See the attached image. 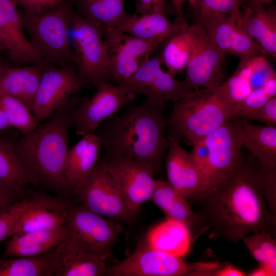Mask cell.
<instances>
[{"instance_id":"obj_1","label":"cell","mask_w":276,"mask_h":276,"mask_svg":"<svg viewBox=\"0 0 276 276\" xmlns=\"http://www.w3.org/2000/svg\"><path fill=\"white\" fill-rule=\"evenodd\" d=\"M196 200L200 214L213 233L237 242L249 233L267 232L274 236L275 215L264 192L262 173L249 159L242 158L222 180Z\"/></svg>"},{"instance_id":"obj_2","label":"cell","mask_w":276,"mask_h":276,"mask_svg":"<svg viewBox=\"0 0 276 276\" xmlns=\"http://www.w3.org/2000/svg\"><path fill=\"white\" fill-rule=\"evenodd\" d=\"M122 112L104 120L93 132L104 154L126 157L158 169L168 149L167 119L163 106L147 100L129 103Z\"/></svg>"},{"instance_id":"obj_3","label":"cell","mask_w":276,"mask_h":276,"mask_svg":"<svg viewBox=\"0 0 276 276\" xmlns=\"http://www.w3.org/2000/svg\"><path fill=\"white\" fill-rule=\"evenodd\" d=\"M81 99L74 96L47 120L12 141L16 155L33 184L69 192L64 173L68 134L73 111Z\"/></svg>"},{"instance_id":"obj_4","label":"cell","mask_w":276,"mask_h":276,"mask_svg":"<svg viewBox=\"0 0 276 276\" xmlns=\"http://www.w3.org/2000/svg\"><path fill=\"white\" fill-rule=\"evenodd\" d=\"M218 86L193 90L175 102L167 119L170 135L193 145L234 118Z\"/></svg>"},{"instance_id":"obj_5","label":"cell","mask_w":276,"mask_h":276,"mask_svg":"<svg viewBox=\"0 0 276 276\" xmlns=\"http://www.w3.org/2000/svg\"><path fill=\"white\" fill-rule=\"evenodd\" d=\"M75 0L38 14L20 13L23 27L45 62L60 65L75 62L70 41V26Z\"/></svg>"},{"instance_id":"obj_6","label":"cell","mask_w":276,"mask_h":276,"mask_svg":"<svg viewBox=\"0 0 276 276\" xmlns=\"http://www.w3.org/2000/svg\"><path fill=\"white\" fill-rule=\"evenodd\" d=\"M70 34L77 73L85 87L110 83L109 53L102 25L74 11Z\"/></svg>"},{"instance_id":"obj_7","label":"cell","mask_w":276,"mask_h":276,"mask_svg":"<svg viewBox=\"0 0 276 276\" xmlns=\"http://www.w3.org/2000/svg\"><path fill=\"white\" fill-rule=\"evenodd\" d=\"M215 263H188L181 257L153 248L146 243L139 245L128 258L106 267L104 275L111 276L214 275Z\"/></svg>"},{"instance_id":"obj_8","label":"cell","mask_w":276,"mask_h":276,"mask_svg":"<svg viewBox=\"0 0 276 276\" xmlns=\"http://www.w3.org/2000/svg\"><path fill=\"white\" fill-rule=\"evenodd\" d=\"M182 26L191 47L184 81L193 90L219 86L224 82L225 54L215 45L202 26L191 25L187 21Z\"/></svg>"},{"instance_id":"obj_9","label":"cell","mask_w":276,"mask_h":276,"mask_svg":"<svg viewBox=\"0 0 276 276\" xmlns=\"http://www.w3.org/2000/svg\"><path fill=\"white\" fill-rule=\"evenodd\" d=\"M162 63L159 55L151 57L132 76L118 85L132 97L142 95L161 106L169 101L175 103L193 91L184 80L165 72Z\"/></svg>"},{"instance_id":"obj_10","label":"cell","mask_w":276,"mask_h":276,"mask_svg":"<svg viewBox=\"0 0 276 276\" xmlns=\"http://www.w3.org/2000/svg\"><path fill=\"white\" fill-rule=\"evenodd\" d=\"M67 235L86 249L107 260L120 235L124 231L121 223L106 219L85 207L71 205Z\"/></svg>"},{"instance_id":"obj_11","label":"cell","mask_w":276,"mask_h":276,"mask_svg":"<svg viewBox=\"0 0 276 276\" xmlns=\"http://www.w3.org/2000/svg\"><path fill=\"white\" fill-rule=\"evenodd\" d=\"M101 161L125 200L130 219L142 203L150 200L155 186L153 169L131 158L104 154Z\"/></svg>"},{"instance_id":"obj_12","label":"cell","mask_w":276,"mask_h":276,"mask_svg":"<svg viewBox=\"0 0 276 276\" xmlns=\"http://www.w3.org/2000/svg\"><path fill=\"white\" fill-rule=\"evenodd\" d=\"M85 87L77 69L70 64H45L31 112L38 123L49 119Z\"/></svg>"},{"instance_id":"obj_13","label":"cell","mask_w":276,"mask_h":276,"mask_svg":"<svg viewBox=\"0 0 276 276\" xmlns=\"http://www.w3.org/2000/svg\"><path fill=\"white\" fill-rule=\"evenodd\" d=\"M242 122V118H233L204 138L209 150L205 192L231 172L243 157Z\"/></svg>"},{"instance_id":"obj_14","label":"cell","mask_w":276,"mask_h":276,"mask_svg":"<svg viewBox=\"0 0 276 276\" xmlns=\"http://www.w3.org/2000/svg\"><path fill=\"white\" fill-rule=\"evenodd\" d=\"M102 27L109 53L112 80L118 85L132 76L162 46L158 42L124 33L117 28Z\"/></svg>"},{"instance_id":"obj_15","label":"cell","mask_w":276,"mask_h":276,"mask_svg":"<svg viewBox=\"0 0 276 276\" xmlns=\"http://www.w3.org/2000/svg\"><path fill=\"white\" fill-rule=\"evenodd\" d=\"M73 193L95 213L121 221L129 220L124 196L101 161Z\"/></svg>"},{"instance_id":"obj_16","label":"cell","mask_w":276,"mask_h":276,"mask_svg":"<svg viewBox=\"0 0 276 276\" xmlns=\"http://www.w3.org/2000/svg\"><path fill=\"white\" fill-rule=\"evenodd\" d=\"M132 98L118 85L100 84L91 98L82 99L76 105L72 113V127L79 135L93 132L104 120L123 109Z\"/></svg>"},{"instance_id":"obj_17","label":"cell","mask_w":276,"mask_h":276,"mask_svg":"<svg viewBox=\"0 0 276 276\" xmlns=\"http://www.w3.org/2000/svg\"><path fill=\"white\" fill-rule=\"evenodd\" d=\"M238 19L219 15L199 19L193 24L202 26L208 35L225 55L246 60L267 55L265 51L237 26Z\"/></svg>"},{"instance_id":"obj_18","label":"cell","mask_w":276,"mask_h":276,"mask_svg":"<svg viewBox=\"0 0 276 276\" xmlns=\"http://www.w3.org/2000/svg\"><path fill=\"white\" fill-rule=\"evenodd\" d=\"M20 13L13 0H0V33L10 59L17 63H45L23 31Z\"/></svg>"},{"instance_id":"obj_19","label":"cell","mask_w":276,"mask_h":276,"mask_svg":"<svg viewBox=\"0 0 276 276\" xmlns=\"http://www.w3.org/2000/svg\"><path fill=\"white\" fill-rule=\"evenodd\" d=\"M72 204L66 199L35 193L19 219L15 233L55 228L67 221Z\"/></svg>"},{"instance_id":"obj_20","label":"cell","mask_w":276,"mask_h":276,"mask_svg":"<svg viewBox=\"0 0 276 276\" xmlns=\"http://www.w3.org/2000/svg\"><path fill=\"white\" fill-rule=\"evenodd\" d=\"M54 276L103 275L105 259L79 245L67 234L53 250Z\"/></svg>"},{"instance_id":"obj_21","label":"cell","mask_w":276,"mask_h":276,"mask_svg":"<svg viewBox=\"0 0 276 276\" xmlns=\"http://www.w3.org/2000/svg\"><path fill=\"white\" fill-rule=\"evenodd\" d=\"M165 214L167 219L179 222L196 237L208 228L200 214L193 212L187 199L168 181L156 180L151 199Z\"/></svg>"},{"instance_id":"obj_22","label":"cell","mask_w":276,"mask_h":276,"mask_svg":"<svg viewBox=\"0 0 276 276\" xmlns=\"http://www.w3.org/2000/svg\"><path fill=\"white\" fill-rule=\"evenodd\" d=\"M102 145L94 132H88L66 154L64 173L67 189L74 193L85 181L99 161Z\"/></svg>"},{"instance_id":"obj_23","label":"cell","mask_w":276,"mask_h":276,"mask_svg":"<svg viewBox=\"0 0 276 276\" xmlns=\"http://www.w3.org/2000/svg\"><path fill=\"white\" fill-rule=\"evenodd\" d=\"M67 232L66 224L53 228L15 233L5 243L3 258L43 255L54 249L64 239Z\"/></svg>"},{"instance_id":"obj_24","label":"cell","mask_w":276,"mask_h":276,"mask_svg":"<svg viewBox=\"0 0 276 276\" xmlns=\"http://www.w3.org/2000/svg\"><path fill=\"white\" fill-rule=\"evenodd\" d=\"M237 26L266 53L276 59V9L264 6L246 7Z\"/></svg>"},{"instance_id":"obj_25","label":"cell","mask_w":276,"mask_h":276,"mask_svg":"<svg viewBox=\"0 0 276 276\" xmlns=\"http://www.w3.org/2000/svg\"><path fill=\"white\" fill-rule=\"evenodd\" d=\"M243 146L255 158L264 176L276 175V127L259 126L243 119Z\"/></svg>"},{"instance_id":"obj_26","label":"cell","mask_w":276,"mask_h":276,"mask_svg":"<svg viewBox=\"0 0 276 276\" xmlns=\"http://www.w3.org/2000/svg\"><path fill=\"white\" fill-rule=\"evenodd\" d=\"M45 63L28 67L6 66L0 80V95L14 98L31 111Z\"/></svg>"},{"instance_id":"obj_27","label":"cell","mask_w":276,"mask_h":276,"mask_svg":"<svg viewBox=\"0 0 276 276\" xmlns=\"http://www.w3.org/2000/svg\"><path fill=\"white\" fill-rule=\"evenodd\" d=\"M119 29L121 32L141 39L158 42L162 45L178 33L181 22L170 21L165 14L152 12L130 17Z\"/></svg>"},{"instance_id":"obj_28","label":"cell","mask_w":276,"mask_h":276,"mask_svg":"<svg viewBox=\"0 0 276 276\" xmlns=\"http://www.w3.org/2000/svg\"><path fill=\"white\" fill-rule=\"evenodd\" d=\"M191 240L190 232L184 224L167 219L151 231L147 243L153 248L182 257L188 252Z\"/></svg>"},{"instance_id":"obj_29","label":"cell","mask_w":276,"mask_h":276,"mask_svg":"<svg viewBox=\"0 0 276 276\" xmlns=\"http://www.w3.org/2000/svg\"><path fill=\"white\" fill-rule=\"evenodd\" d=\"M125 0H76L81 15L103 26L119 28L131 14L124 9Z\"/></svg>"},{"instance_id":"obj_30","label":"cell","mask_w":276,"mask_h":276,"mask_svg":"<svg viewBox=\"0 0 276 276\" xmlns=\"http://www.w3.org/2000/svg\"><path fill=\"white\" fill-rule=\"evenodd\" d=\"M53 250L35 257L0 259V276H54Z\"/></svg>"},{"instance_id":"obj_31","label":"cell","mask_w":276,"mask_h":276,"mask_svg":"<svg viewBox=\"0 0 276 276\" xmlns=\"http://www.w3.org/2000/svg\"><path fill=\"white\" fill-rule=\"evenodd\" d=\"M33 184L18 160L12 142L0 136V186L20 193L26 185Z\"/></svg>"},{"instance_id":"obj_32","label":"cell","mask_w":276,"mask_h":276,"mask_svg":"<svg viewBox=\"0 0 276 276\" xmlns=\"http://www.w3.org/2000/svg\"><path fill=\"white\" fill-rule=\"evenodd\" d=\"M261 57L240 60L232 76L218 86L221 94L234 109L252 91L249 85V76Z\"/></svg>"},{"instance_id":"obj_33","label":"cell","mask_w":276,"mask_h":276,"mask_svg":"<svg viewBox=\"0 0 276 276\" xmlns=\"http://www.w3.org/2000/svg\"><path fill=\"white\" fill-rule=\"evenodd\" d=\"M183 22H181L180 31L161 46L162 52L159 55L168 72L173 76L186 68L190 57V44L183 28Z\"/></svg>"},{"instance_id":"obj_34","label":"cell","mask_w":276,"mask_h":276,"mask_svg":"<svg viewBox=\"0 0 276 276\" xmlns=\"http://www.w3.org/2000/svg\"><path fill=\"white\" fill-rule=\"evenodd\" d=\"M168 139L169 144L166 159L168 182L184 196L183 174L189 153L182 147L176 136L169 135Z\"/></svg>"},{"instance_id":"obj_35","label":"cell","mask_w":276,"mask_h":276,"mask_svg":"<svg viewBox=\"0 0 276 276\" xmlns=\"http://www.w3.org/2000/svg\"><path fill=\"white\" fill-rule=\"evenodd\" d=\"M0 108L5 113L10 127L17 129L23 134L32 131L39 124L31 110L14 98L0 95Z\"/></svg>"},{"instance_id":"obj_36","label":"cell","mask_w":276,"mask_h":276,"mask_svg":"<svg viewBox=\"0 0 276 276\" xmlns=\"http://www.w3.org/2000/svg\"><path fill=\"white\" fill-rule=\"evenodd\" d=\"M276 96V77L271 78L263 87L252 90L234 109L233 117L246 120L270 99Z\"/></svg>"},{"instance_id":"obj_37","label":"cell","mask_w":276,"mask_h":276,"mask_svg":"<svg viewBox=\"0 0 276 276\" xmlns=\"http://www.w3.org/2000/svg\"><path fill=\"white\" fill-rule=\"evenodd\" d=\"M245 0H195L192 7L195 21L205 17L241 14Z\"/></svg>"},{"instance_id":"obj_38","label":"cell","mask_w":276,"mask_h":276,"mask_svg":"<svg viewBox=\"0 0 276 276\" xmlns=\"http://www.w3.org/2000/svg\"><path fill=\"white\" fill-rule=\"evenodd\" d=\"M28 203V199H24L0 209V242L14 234L17 222Z\"/></svg>"},{"instance_id":"obj_39","label":"cell","mask_w":276,"mask_h":276,"mask_svg":"<svg viewBox=\"0 0 276 276\" xmlns=\"http://www.w3.org/2000/svg\"><path fill=\"white\" fill-rule=\"evenodd\" d=\"M276 77V73L267 60L266 56H261L252 68L249 76V85L251 90L264 86L269 80Z\"/></svg>"},{"instance_id":"obj_40","label":"cell","mask_w":276,"mask_h":276,"mask_svg":"<svg viewBox=\"0 0 276 276\" xmlns=\"http://www.w3.org/2000/svg\"><path fill=\"white\" fill-rule=\"evenodd\" d=\"M263 253L265 256L274 275L276 274V242L267 232H257L253 234Z\"/></svg>"},{"instance_id":"obj_41","label":"cell","mask_w":276,"mask_h":276,"mask_svg":"<svg viewBox=\"0 0 276 276\" xmlns=\"http://www.w3.org/2000/svg\"><path fill=\"white\" fill-rule=\"evenodd\" d=\"M189 153L193 163L204 177L206 191V176L209 150L204 138L194 143L192 145V151Z\"/></svg>"},{"instance_id":"obj_42","label":"cell","mask_w":276,"mask_h":276,"mask_svg":"<svg viewBox=\"0 0 276 276\" xmlns=\"http://www.w3.org/2000/svg\"><path fill=\"white\" fill-rule=\"evenodd\" d=\"M65 0H13L16 6L29 14H38L52 9Z\"/></svg>"},{"instance_id":"obj_43","label":"cell","mask_w":276,"mask_h":276,"mask_svg":"<svg viewBox=\"0 0 276 276\" xmlns=\"http://www.w3.org/2000/svg\"><path fill=\"white\" fill-rule=\"evenodd\" d=\"M245 120L258 121L265 123L266 126L276 127V96L270 99Z\"/></svg>"},{"instance_id":"obj_44","label":"cell","mask_w":276,"mask_h":276,"mask_svg":"<svg viewBox=\"0 0 276 276\" xmlns=\"http://www.w3.org/2000/svg\"><path fill=\"white\" fill-rule=\"evenodd\" d=\"M241 239L253 257L259 263L260 266L265 269L269 275H274L265 256L263 253L254 235L245 236Z\"/></svg>"},{"instance_id":"obj_45","label":"cell","mask_w":276,"mask_h":276,"mask_svg":"<svg viewBox=\"0 0 276 276\" xmlns=\"http://www.w3.org/2000/svg\"><path fill=\"white\" fill-rule=\"evenodd\" d=\"M19 194L13 189L0 186V209L18 201Z\"/></svg>"},{"instance_id":"obj_46","label":"cell","mask_w":276,"mask_h":276,"mask_svg":"<svg viewBox=\"0 0 276 276\" xmlns=\"http://www.w3.org/2000/svg\"><path fill=\"white\" fill-rule=\"evenodd\" d=\"M246 274L242 271L232 265H226L219 268L216 272L217 276H243Z\"/></svg>"},{"instance_id":"obj_47","label":"cell","mask_w":276,"mask_h":276,"mask_svg":"<svg viewBox=\"0 0 276 276\" xmlns=\"http://www.w3.org/2000/svg\"><path fill=\"white\" fill-rule=\"evenodd\" d=\"M136 14L142 15L153 12V0H136Z\"/></svg>"},{"instance_id":"obj_48","label":"cell","mask_w":276,"mask_h":276,"mask_svg":"<svg viewBox=\"0 0 276 276\" xmlns=\"http://www.w3.org/2000/svg\"><path fill=\"white\" fill-rule=\"evenodd\" d=\"M172 2L178 15L177 21L179 22H185L186 20L182 12V6L185 2V0H171Z\"/></svg>"},{"instance_id":"obj_49","label":"cell","mask_w":276,"mask_h":276,"mask_svg":"<svg viewBox=\"0 0 276 276\" xmlns=\"http://www.w3.org/2000/svg\"><path fill=\"white\" fill-rule=\"evenodd\" d=\"M275 0H245L246 7L249 8H256L264 6L271 4Z\"/></svg>"},{"instance_id":"obj_50","label":"cell","mask_w":276,"mask_h":276,"mask_svg":"<svg viewBox=\"0 0 276 276\" xmlns=\"http://www.w3.org/2000/svg\"><path fill=\"white\" fill-rule=\"evenodd\" d=\"M165 6V0H153V12L164 14Z\"/></svg>"},{"instance_id":"obj_51","label":"cell","mask_w":276,"mask_h":276,"mask_svg":"<svg viewBox=\"0 0 276 276\" xmlns=\"http://www.w3.org/2000/svg\"><path fill=\"white\" fill-rule=\"evenodd\" d=\"M11 128L8 123L6 116L3 110L0 108V131Z\"/></svg>"},{"instance_id":"obj_52","label":"cell","mask_w":276,"mask_h":276,"mask_svg":"<svg viewBox=\"0 0 276 276\" xmlns=\"http://www.w3.org/2000/svg\"><path fill=\"white\" fill-rule=\"evenodd\" d=\"M249 275L254 276L269 275L268 273L267 272L266 270L261 266H260V267H259L257 269L251 272Z\"/></svg>"},{"instance_id":"obj_53","label":"cell","mask_w":276,"mask_h":276,"mask_svg":"<svg viewBox=\"0 0 276 276\" xmlns=\"http://www.w3.org/2000/svg\"><path fill=\"white\" fill-rule=\"evenodd\" d=\"M6 66L4 65L3 64L0 63V80L4 73Z\"/></svg>"},{"instance_id":"obj_54","label":"cell","mask_w":276,"mask_h":276,"mask_svg":"<svg viewBox=\"0 0 276 276\" xmlns=\"http://www.w3.org/2000/svg\"><path fill=\"white\" fill-rule=\"evenodd\" d=\"M185 1L188 2L189 4H190V5L191 6V7H193L194 5L195 0H185Z\"/></svg>"},{"instance_id":"obj_55","label":"cell","mask_w":276,"mask_h":276,"mask_svg":"<svg viewBox=\"0 0 276 276\" xmlns=\"http://www.w3.org/2000/svg\"><path fill=\"white\" fill-rule=\"evenodd\" d=\"M6 50L4 44L0 46V53Z\"/></svg>"},{"instance_id":"obj_56","label":"cell","mask_w":276,"mask_h":276,"mask_svg":"<svg viewBox=\"0 0 276 276\" xmlns=\"http://www.w3.org/2000/svg\"><path fill=\"white\" fill-rule=\"evenodd\" d=\"M4 44L2 36L0 33V46Z\"/></svg>"}]
</instances>
